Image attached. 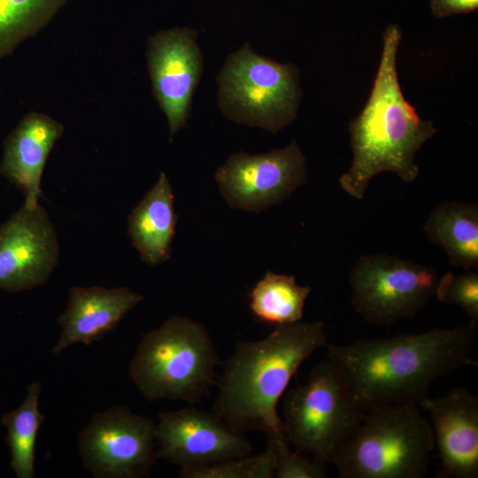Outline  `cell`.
Returning a JSON list of instances; mask_svg holds the SVG:
<instances>
[{
    "label": "cell",
    "mask_w": 478,
    "mask_h": 478,
    "mask_svg": "<svg viewBox=\"0 0 478 478\" xmlns=\"http://www.w3.org/2000/svg\"><path fill=\"white\" fill-rule=\"evenodd\" d=\"M476 326L468 322L347 344L328 343L327 358L338 368L363 412L391 405L419 406L435 380L477 366L471 358Z\"/></svg>",
    "instance_id": "6da1fadb"
},
{
    "label": "cell",
    "mask_w": 478,
    "mask_h": 478,
    "mask_svg": "<svg viewBox=\"0 0 478 478\" xmlns=\"http://www.w3.org/2000/svg\"><path fill=\"white\" fill-rule=\"evenodd\" d=\"M328 343L322 321L303 320L277 325L261 340L237 342L218 378L213 412L239 433L287 441L279 401L301 365Z\"/></svg>",
    "instance_id": "7a4b0ae2"
},
{
    "label": "cell",
    "mask_w": 478,
    "mask_h": 478,
    "mask_svg": "<svg viewBox=\"0 0 478 478\" xmlns=\"http://www.w3.org/2000/svg\"><path fill=\"white\" fill-rule=\"evenodd\" d=\"M402 37L397 25L382 33V50L376 76L366 105L349 127L352 162L339 178L351 197L361 200L371 179L392 172L403 181L419 175L416 152L438 129L420 118L405 100L397 72V53Z\"/></svg>",
    "instance_id": "3957f363"
},
{
    "label": "cell",
    "mask_w": 478,
    "mask_h": 478,
    "mask_svg": "<svg viewBox=\"0 0 478 478\" xmlns=\"http://www.w3.org/2000/svg\"><path fill=\"white\" fill-rule=\"evenodd\" d=\"M219 358L201 323L173 315L146 333L129 363V376L150 401H202L216 382Z\"/></svg>",
    "instance_id": "277c9868"
},
{
    "label": "cell",
    "mask_w": 478,
    "mask_h": 478,
    "mask_svg": "<svg viewBox=\"0 0 478 478\" xmlns=\"http://www.w3.org/2000/svg\"><path fill=\"white\" fill-rule=\"evenodd\" d=\"M434 447L418 405H384L365 412L332 464L343 478H421Z\"/></svg>",
    "instance_id": "5b68a950"
},
{
    "label": "cell",
    "mask_w": 478,
    "mask_h": 478,
    "mask_svg": "<svg viewBox=\"0 0 478 478\" xmlns=\"http://www.w3.org/2000/svg\"><path fill=\"white\" fill-rule=\"evenodd\" d=\"M298 76L293 64L260 55L245 42L217 75L218 106L235 123L276 135L297 118L302 96Z\"/></svg>",
    "instance_id": "8992f818"
},
{
    "label": "cell",
    "mask_w": 478,
    "mask_h": 478,
    "mask_svg": "<svg viewBox=\"0 0 478 478\" xmlns=\"http://www.w3.org/2000/svg\"><path fill=\"white\" fill-rule=\"evenodd\" d=\"M364 413L338 368L327 358L312 368L305 384L286 393L281 420L288 443L327 465Z\"/></svg>",
    "instance_id": "52a82bcc"
},
{
    "label": "cell",
    "mask_w": 478,
    "mask_h": 478,
    "mask_svg": "<svg viewBox=\"0 0 478 478\" xmlns=\"http://www.w3.org/2000/svg\"><path fill=\"white\" fill-rule=\"evenodd\" d=\"M436 271L386 252L361 256L349 281L351 304L366 321L390 326L413 318L435 296Z\"/></svg>",
    "instance_id": "ba28073f"
},
{
    "label": "cell",
    "mask_w": 478,
    "mask_h": 478,
    "mask_svg": "<svg viewBox=\"0 0 478 478\" xmlns=\"http://www.w3.org/2000/svg\"><path fill=\"white\" fill-rule=\"evenodd\" d=\"M156 423L127 406L95 413L79 436L85 468L96 478H137L149 474L156 459Z\"/></svg>",
    "instance_id": "9c48e42d"
},
{
    "label": "cell",
    "mask_w": 478,
    "mask_h": 478,
    "mask_svg": "<svg viewBox=\"0 0 478 478\" xmlns=\"http://www.w3.org/2000/svg\"><path fill=\"white\" fill-rule=\"evenodd\" d=\"M230 208L258 212L281 203L306 183V161L297 140L263 154H231L215 173Z\"/></svg>",
    "instance_id": "30bf717a"
},
{
    "label": "cell",
    "mask_w": 478,
    "mask_h": 478,
    "mask_svg": "<svg viewBox=\"0 0 478 478\" xmlns=\"http://www.w3.org/2000/svg\"><path fill=\"white\" fill-rule=\"evenodd\" d=\"M146 58L153 95L166 118L172 141L187 125L204 70L197 31L177 27L157 32L147 41Z\"/></svg>",
    "instance_id": "8fae6325"
},
{
    "label": "cell",
    "mask_w": 478,
    "mask_h": 478,
    "mask_svg": "<svg viewBox=\"0 0 478 478\" xmlns=\"http://www.w3.org/2000/svg\"><path fill=\"white\" fill-rule=\"evenodd\" d=\"M156 459L180 469L210 465L250 455L252 447L213 412L193 405L162 412L155 428Z\"/></svg>",
    "instance_id": "7c38bea8"
},
{
    "label": "cell",
    "mask_w": 478,
    "mask_h": 478,
    "mask_svg": "<svg viewBox=\"0 0 478 478\" xmlns=\"http://www.w3.org/2000/svg\"><path fill=\"white\" fill-rule=\"evenodd\" d=\"M58 259V243L47 212L23 206L0 226V289L19 292L44 283Z\"/></svg>",
    "instance_id": "4fadbf2b"
},
{
    "label": "cell",
    "mask_w": 478,
    "mask_h": 478,
    "mask_svg": "<svg viewBox=\"0 0 478 478\" xmlns=\"http://www.w3.org/2000/svg\"><path fill=\"white\" fill-rule=\"evenodd\" d=\"M419 407L431 422L441 461L440 476H478V397L465 387L442 397L423 399Z\"/></svg>",
    "instance_id": "5bb4252c"
},
{
    "label": "cell",
    "mask_w": 478,
    "mask_h": 478,
    "mask_svg": "<svg viewBox=\"0 0 478 478\" xmlns=\"http://www.w3.org/2000/svg\"><path fill=\"white\" fill-rule=\"evenodd\" d=\"M143 299L127 287H72L67 307L57 319L61 333L52 354L59 355L75 343L89 345L97 341Z\"/></svg>",
    "instance_id": "9a60e30c"
},
{
    "label": "cell",
    "mask_w": 478,
    "mask_h": 478,
    "mask_svg": "<svg viewBox=\"0 0 478 478\" xmlns=\"http://www.w3.org/2000/svg\"><path fill=\"white\" fill-rule=\"evenodd\" d=\"M63 131L60 122L33 112L25 115L6 137L0 173L22 190L24 205L39 204L43 169Z\"/></svg>",
    "instance_id": "2e32d148"
},
{
    "label": "cell",
    "mask_w": 478,
    "mask_h": 478,
    "mask_svg": "<svg viewBox=\"0 0 478 478\" xmlns=\"http://www.w3.org/2000/svg\"><path fill=\"white\" fill-rule=\"evenodd\" d=\"M173 188L164 172L128 216V234L141 260L156 266L170 258L177 215Z\"/></svg>",
    "instance_id": "e0dca14e"
},
{
    "label": "cell",
    "mask_w": 478,
    "mask_h": 478,
    "mask_svg": "<svg viewBox=\"0 0 478 478\" xmlns=\"http://www.w3.org/2000/svg\"><path fill=\"white\" fill-rule=\"evenodd\" d=\"M428 240L443 249L449 264L469 270L478 266V205L445 201L424 224Z\"/></svg>",
    "instance_id": "ac0fdd59"
},
{
    "label": "cell",
    "mask_w": 478,
    "mask_h": 478,
    "mask_svg": "<svg viewBox=\"0 0 478 478\" xmlns=\"http://www.w3.org/2000/svg\"><path fill=\"white\" fill-rule=\"evenodd\" d=\"M309 286L297 283L293 275L266 272L250 293V308L256 319L271 325L302 320Z\"/></svg>",
    "instance_id": "d6986e66"
},
{
    "label": "cell",
    "mask_w": 478,
    "mask_h": 478,
    "mask_svg": "<svg viewBox=\"0 0 478 478\" xmlns=\"http://www.w3.org/2000/svg\"><path fill=\"white\" fill-rule=\"evenodd\" d=\"M40 394L41 382H31L20 405L4 414L1 419L7 429L10 464L18 478H33L35 474V442L45 420L39 409Z\"/></svg>",
    "instance_id": "ffe728a7"
},
{
    "label": "cell",
    "mask_w": 478,
    "mask_h": 478,
    "mask_svg": "<svg viewBox=\"0 0 478 478\" xmlns=\"http://www.w3.org/2000/svg\"><path fill=\"white\" fill-rule=\"evenodd\" d=\"M69 0H0V58L42 29Z\"/></svg>",
    "instance_id": "44dd1931"
},
{
    "label": "cell",
    "mask_w": 478,
    "mask_h": 478,
    "mask_svg": "<svg viewBox=\"0 0 478 478\" xmlns=\"http://www.w3.org/2000/svg\"><path fill=\"white\" fill-rule=\"evenodd\" d=\"M181 478H272L274 476V453L267 444L258 455L243 456L218 463L179 470Z\"/></svg>",
    "instance_id": "7402d4cb"
},
{
    "label": "cell",
    "mask_w": 478,
    "mask_h": 478,
    "mask_svg": "<svg viewBox=\"0 0 478 478\" xmlns=\"http://www.w3.org/2000/svg\"><path fill=\"white\" fill-rule=\"evenodd\" d=\"M435 296L443 304L460 307L469 322H478V273L473 270L461 274L448 272L439 276Z\"/></svg>",
    "instance_id": "603a6c76"
},
{
    "label": "cell",
    "mask_w": 478,
    "mask_h": 478,
    "mask_svg": "<svg viewBox=\"0 0 478 478\" xmlns=\"http://www.w3.org/2000/svg\"><path fill=\"white\" fill-rule=\"evenodd\" d=\"M274 453L276 478H325L326 465L293 452L287 441H266Z\"/></svg>",
    "instance_id": "cb8c5ba5"
},
{
    "label": "cell",
    "mask_w": 478,
    "mask_h": 478,
    "mask_svg": "<svg viewBox=\"0 0 478 478\" xmlns=\"http://www.w3.org/2000/svg\"><path fill=\"white\" fill-rule=\"evenodd\" d=\"M430 9L437 18L457 13H469L478 8V0H429Z\"/></svg>",
    "instance_id": "d4e9b609"
}]
</instances>
